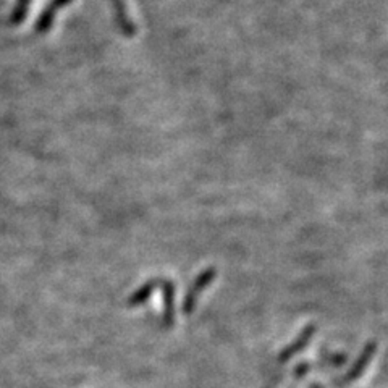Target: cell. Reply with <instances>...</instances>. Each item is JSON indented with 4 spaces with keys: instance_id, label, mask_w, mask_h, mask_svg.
<instances>
[{
    "instance_id": "cell-1",
    "label": "cell",
    "mask_w": 388,
    "mask_h": 388,
    "mask_svg": "<svg viewBox=\"0 0 388 388\" xmlns=\"http://www.w3.org/2000/svg\"><path fill=\"white\" fill-rule=\"evenodd\" d=\"M214 277H215L214 269L204 270V274H201V275L198 277L196 284H194V285L191 286V290L188 291V296H186V301H185V313H186V314H191L193 308L196 306V299H198V296L201 295L204 288L209 286V284H210V281H212Z\"/></svg>"
},
{
    "instance_id": "cell-2",
    "label": "cell",
    "mask_w": 388,
    "mask_h": 388,
    "mask_svg": "<svg viewBox=\"0 0 388 388\" xmlns=\"http://www.w3.org/2000/svg\"><path fill=\"white\" fill-rule=\"evenodd\" d=\"M372 354H374V345H369L368 348L364 349V353L361 354V356H359L356 365H354V368L351 369V372H348V375H346V382L356 380L358 377L361 375V372L365 369V365H368V361H369L370 358H372Z\"/></svg>"
},
{
    "instance_id": "cell-3",
    "label": "cell",
    "mask_w": 388,
    "mask_h": 388,
    "mask_svg": "<svg viewBox=\"0 0 388 388\" xmlns=\"http://www.w3.org/2000/svg\"><path fill=\"white\" fill-rule=\"evenodd\" d=\"M313 334H314V327H309V329L303 334V337L299 338V340H296L295 343H293V345L290 348H288L284 354H281V359H288V358H291L293 354H296L298 351H301V348L304 345H306V343L309 341V338L313 337Z\"/></svg>"
},
{
    "instance_id": "cell-4",
    "label": "cell",
    "mask_w": 388,
    "mask_h": 388,
    "mask_svg": "<svg viewBox=\"0 0 388 388\" xmlns=\"http://www.w3.org/2000/svg\"><path fill=\"white\" fill-rule=\"evenodd\" d=\"M54 16H55V12L51 8L47 7L46 10H44L42 15L37 18V23H36V31L39 32H46L49 28L52 26V21H54Z\"/></svg>"
},
{
    "instance_id": "cell-5",
    "label": "cell",
    "mask_w": 388,
    "mask_h": 388,
    "mask_svg": "<svg viewBox=\"0 0 388 388\" xmlns=\"http://www.w3.org/2000/svg\"><path fill=\"white\" fill-rule=\"evenodd\" d=\"M70 2H71V0H54V2L51 5H49V7H51L54 10V12H55V10L60 8V7H63V5L70 4Z\"/></svg>"
}]
</instances>
